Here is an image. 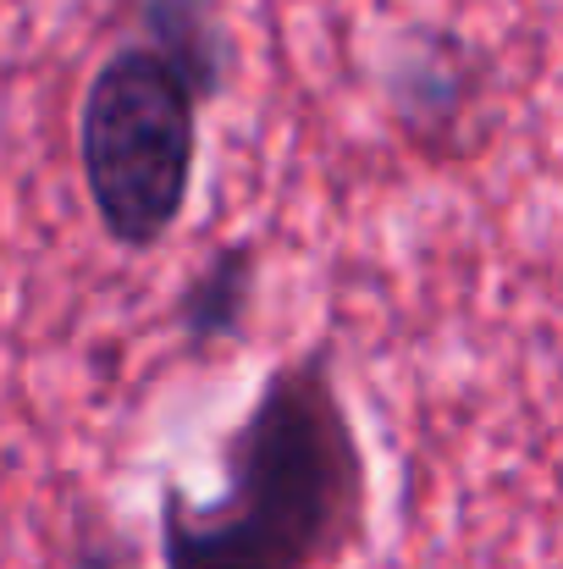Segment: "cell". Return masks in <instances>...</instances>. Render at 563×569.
Returning <instances> with one entry per match:
<instances>
[{
    "label": "cell",
    "mask_w": 563,
    "mask_h": 569,
    "mask_svg": "<svg viewBox=\"0 0 563 569\" xmlns=\"http://www.w3.org/2000/svg\"><path fill=\"white\" fill-rule=\"evenodd\" d=\"M371 470L326 355H293L221 437L210 498L167 487L161 569H338L365 542Z\"/></svg>",
    "instance_id": "6da1fadb"
},
{
    "label": "cell",
    "mask_w": 563,
    "mask_h": 569,
    "mask_svg": "<svg viewBox=\"0 0 563 569\" xmlns=\"http://www.w3.org/2000/svg\"><path fill=\"white\" fill-rule=\"evenodd\" d=\"M199 94L150 44L100 61L78 106V167L111 243L155 249L188 210L199 161Z\"/></svg>",
    "instance_id": "7a4b0ae2"
},
{
    "label": "cell",
    "mask_w": 563,
    "mask_h": 569,
    "mask_svg": "<svg viewBox=\"0 0 563 569\" xmlns=\"http://www.w3.org/2000/svg\"><path fill=\"white\" fill-rule=\"evenodd\" d=\"M254 282H260V254L254 243H221L178 293L172 321L188 349H215L243 338L249 310H254Z\"/></svg>",
    "instance_id": "3957f363"
},
{
    "label": "cell",
    "mask_w": 563,
    "mask_h": 569,
    "mask_svg": "<svg viewBox=\"0 0 563 569\" xmlns=\"http://www.w3.org/2000/svg\"><path fill=\"white\" fill-rule=\"evenodd\" d=\"M139 33H144L139 44L167 56L199 100L221 94L232 67V39L215 0H139Z\"/></svg>",
    "instance_id": "277c9868"
}]
</instances>
